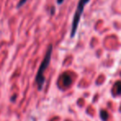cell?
<instances>
[{
  "mask_svg": "<svg viewBox=\"0 0 121 121\" xmlns=\"http://www.w3.org/2000/svg\"><path fill=\"white\" fill-rule=\"evenodd\" d=\"M100 117L102 118L103 120H106V119L108 118V114L107 112H105L104 110H102L100 112Z\"/></svg>",
  "mask_w": 121,
  "mask_h": 121,
  "instance_id": "cell-3",
  "label": "cell"
},
{
  "mask_svg": "<svg viewBox=\"0 0 121 121\" xmlns=\"http://www.w3.org/2000/svg\"><path fill=\"white\" fill-rule=\"evenodd\" d=\"M65 0H56V2H57V4H63V2H64Z\"/></svg>",
  "mask_w": 121,
  "mask_h": 121,
  "instance_id": "cell-5",
  "label": "cell"
},
{
  "mask_svg": "<svg viewBox=\"0 0 121 121\" xmlns=\"http://www.w3.org/2000/svg\"><path fill=\"white\" fill-rule=\"evenodd\" d=\"M27 0H20V1H19V3L17 4V8H20V7H22V6H23L24 4L27 3Z\"/></svg>",
  "mask_w": 121,
  "mask_h": 121,
  "instance_id": "cell-4",
  "label": "cell"
},
{
  "mask_svg": "<svg viewBox=\"0 0 121 121\" xmlns=\"http://www.w3.org/2000/svg\"><path fill=\"white\" fill-rule=\"evenodd\" d=\"M89 2H90V0H80L79 3H78L77 7H76V13H74V17H73L72 24H71V37H74V36L76 35V31H77L80 21H81V15H82L83 12H84L85 6Z\"/></svg>",
  "mask_w": 121,
  "mask_h": 121,
  "instance_id": "cell-2",
  "label": "cell"
},
{
  "mask_svg": "<svg viewBox=\"0 0 121 121\" xmlns=\"http://www.w3.org/2000/svg\"><path fill=\"white\" fill-rule=\"evenodd\" d=\"M52 51H53V47L52 45H50L48 47L46 52V55L44 56L43 60H42V63H41L40 66H39V69L37 71V76H36L35 82L37 84V87H38L39 91H42V88H43L44 83H45V76H44V73H45L46 70L47 69L48 66L50 65L51 62V59H52Z\"/></svg>",
  "mask_w": 121,
  "mask_h": 121,
  "instance_id": "cell-1",
  "label": "cell"
}]
</instances>
